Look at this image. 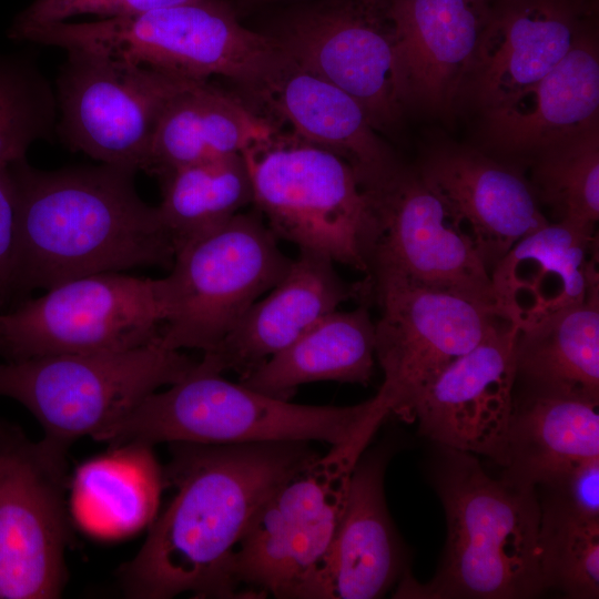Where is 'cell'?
<instances>
[{
	"label": "cell",
	"mask_w": 599,
	"mask_h": 599,
	"mask_svg": "<svg viewBox=\"0 0 599 599\" xmlns=\"http://www.w3.org/2000/svg\"><path fill=\"white\" fill-rule=\"evenodd\" d=\"M165 484L176 494L119 570L124 595L167 599L243 598L232 557L252 518L290 477L321 454L311 441L171 443Z\"/></svg>",
	"instance_id": "6da1fadb"
},
{
	"label": "cell",
	"mask_w": 599,
	"mask_h": 599,
	"mask_svg": "<svg viewBox=\"0 0 599 599\" xmlns=\"http://www.w3.org/2000/svg\"><path fill=\"white\" fill-rule=\"evenodd\" d=\"M17 203L14 300L62 282L136 267L171 268L175 248L158 206L141 199L124 166H7Z\"/></svg>",
	"instance_id": "7a4b0ae2"
},
{
	"label": "cell",
	"mask_w": 599,
	"mask_h": 599,
	"mask_svg": "<svg viewBox=\"0 0 599 599\" xmlns=\"http://www.w3.org/2000/svg\"><path fill=\"white\" fill-rule=\"evenodd\" d=\"M447 519V544L435 577H404L397 597L531 598L545 589L538 555L536 488L487 474L469 453L443 447L433 469Z\"/></svg>",
	"instance_id": "3957f363"
},
{
	"label": "cell",
	"mask_w": 599,
	"mask_h": 599,
	"mask_svg": "<svg viewBox=\"0 0 599 599\" xmlns=\"http://www.w3.org/2000/svg\"><path fill=\"white\" fill-rule=\"evenodd\" d=\"M230 0H197L91 22H53L11 41L93 51L191 80L221 75L256 94L287 57L266 32L242 24Z\"/></svg>",
	"instance_id": "277c9868"
},
{
	"label": "cell",
	"mask_w": 599,
	"mask_h": 599,
	"mask_svg": "<svg viewBox=\"0 0 599 599\" xmlns=\"http://www.w3.org/2000/svg\"><path fill=\"white\" fill-rule=\"evenodd\" d=\"M388 408L382 397L346 407L293 404L195 367L164 392L146 396L124 417L92 436L111 447L159 443L243 444L351 438Z\"/></svg>",
	"instance_id": "5b68a950"
},
{
	"label": "cell",
	"mask_w": 599,
	"mask_h": 599,
	"mask_svg": "<svg viewBox=\"0 0 599 599\" xmlns=\"http://www.w3.org/2000/svg\"><path fill=\"white\" fill-rule=\"evenodd\" d=\"M387 417L379 413L276 488L232 557L243 598L322 599V575L357 460Z\"/></svg>",
	"instance_id": "8992f818"
},
{
	"label": "cell",
	"mask_w": 599,
	"mask_h": 599,
	"mask_svg": "<svg viewBox=\"0 0 599 599\" xmlns=\"http://www.w3.org/2000/svg\"><path fill=\"white\" fill-rule=\"evenodd\" d=\"M242 155L253 203L276 237L368 273L373 201L344 159L278 129Z\"/></svg>",
	"instance_id": "52a82bcc"
},
{
	"label": "cell",
	"mask_w": 599,
	"mask_h": 599,
	"mask_svg": "<svg viewBox=\"0 0 599 599\" xmlns=\"http://www.w3.org/2000/svg\"><path fill=\"white\" fill-rule=\"evenodd\" d=\"M196 363L160 336L124 351L7 361L0 364V396L28 408L43 428L42 443L67 455L74 440L114 424Z\"/></svg>",
	"instance_id": "ba28073f"
},
{
	"label": "cell",
	"mask_w": 599,
	"mask_h": 599,
	"mask_svg": "<svg viewBox=\"0 0 599 599\" xmlns=\"http://www.w3.org/2000/svg\"><path fill=\"white\" fill-rule=\"evenodd\" d=\"M292 258L260 215L237 213L175 252L163 277L171 349L212 351L243 314L286 273Z\"/></svg>",
	"instance_id": "9c48e42d"
},
{
	"label": "cell",
	"mask_w": 599,
	"mask_h": 599,
	"mask_svg": "<svg viewBox=\"0 0 599 599\" xmlns=\"http://www.w3.org/2000/svg\"><path fill=\"white\" fill-rule=\"evenodd\" d=\"M295 63L352 95L379 132L409 106L392 0H305L266 31Z\"/></svg>",
	"instance_id": "30bf717a"
},
{
	"label": "cell",
	"mask_w": 599,
	"mask_h": 599,
	"mask_svg": "<svg viewBox=\"0 0 599 599\" xmlns=\"http://www.w3.org/2000/svg\"><path fill=\"white\" fill-rule=\"evenodd\" d=\"M165 317L163 278L85 275L0 313V355L21 361L130 349L155 341Z\"/></svg>",
	"instance_id": "8fae6325"
},
{
	"label": "cell",
	"mask_w": 599,
	"mask_h": 599,
	"mask_svg": "<svg viewBox=\"0 0 599 599\" xmlns=\"http://www.w3.org/2000/svg\"><path fill=\"white\" fill-rule=\"evenodd\" d=\"M65 52L54 85L57 138L100 163L146 172L166 104L199 80L93 51Z\"/></svg>",
	"instance_id": "7c38bea8"
},
{
	"label": "cell",
	"mask_w": 599,
	"mask_h": 599,
	"mask_svg": "<svg viewBox=\"0 0 599 599\" xmlns=\"http://www.w3.org/2000/svg\"><path fill=\"white\" fill-rule=\"evenodd\" d=\"M367 278L380 307L375 357L384 382L377 394L389 414L410 423L424 392L502 317L465 295L398 275L375 272Z\"/></svg>",
	"instance_id": "4fadbf2b"
},
{
	"label": "cell",
	"mask_w": 599,
	"mask_h": 599,
	"mask_svg": "<svg viewBox=\"0 0 599 599\" xmlns=\"http://www.w3.org/2000/svg\"><path fill=\"white\" fill-rule=\"evenodd\" d=\"M67 455L0 419V599L59 598L68 578Z\"/></svg>",
	"instance_id": "5bb4252c"
},
{
	"label": "cell",
	"mask_w": 599,
	"mask_h": 599,
	"mask_svg": "<svg viewBox=\"0 0 599 599\" xmlns=\"http://www.w3.org/2000/svg\"><path fill=\"white\" fill-rule=\"evenodd\" d=\"M365 191L376 219L367 274L398 275L495 309L488 267L469 234L417 167L399 164L380 184Z\"/></svg>",
	"instance_id": "9a60e30c"
},
{
	"label": "cell",
	"mask_w": 599,
	"mask_h": 599,
	"mask_svg": "<svg viewBox=\"0 0 599 599\" xmlns=\"http://www.w3.org/2000/svg\"><path fill=\"white\" fill-rule=\"evenodd\" d=\"M518 331L501 318L433 382L415 408L422 435L439 446L505 464L515 408Z\"/></svg>",
	"instance_id": "2e32d148"
},
{
	"label": "cell",
	"mask_w": 599,
	"mask_h": 599,
	"mask_svg": "<svg viewBox=\"0 0 599 599\" xmlns=\"http://www.w3.org/2000/svg\"><path fill=\"white\" fill-rule=\"evenodd\" d=\"M590 0H495L461 100L481 113L534 85L592 27Z\"/></svg>",
	"instance_id": "e0dca14e"
},
{
	"label": "cell",
	"mask_w": 599,
	"mask_h": 599,
	"mask_svg": "<svg viewBox=\"0 0 599 599\" xmlns=\"http://www.w3.org/2000/svg\"><path fill=\"white\" fill-rule=\"evenodd\" d=\"M417 169L469 234L489 272L519 240L549 222L529 181L478 150L436 145Z\"/></svg>",
	"instance_id": "ac0fdd59"
},
{
	"label": "cell",
	"mask_w": 599,
	"mask_h": 599,
	"mask_svg": "<svg viewBox=\"0 0 599 599\" xmlns=\"http://www.w3.org/2000/svg\"><path fill=\"white\" fill-rule=\"evenodd\" d=\"M595 226L548 222L493 267L495 309L519 331L583 302L599 290Z\"/></svg>",
	"instance_id": "d6986e66"
},
{
	"label": "cell",
	"mask_w": 599,
	"mask_h": 599,
	"mask_svg": "<svg viewBox=\"0 0 599 599\" xmlns=\"http://www.w3.org/2000/svg\"><path fill=\"white\" fill-rule=\"evenodd\" d=\"M370 292L369 282L346 284L328 257L300 251L283 277L243 314L231 332L197 362L202 369L247 375L296 341L325 315Z\"/></svg>",
	"instance_id": "ffe728a7"
},
{
	"label": "cell",
	"mask_w": 599,
	"mask_h": 599,
	"mask_svg": "<svg viewBox=\"0 0 599 599\" xmlns=\"http://www.w3.org/2000/svg\"><path fill=\"white\" fill-rule=\"evenodd\" d=\"M495 0H392L409 105L449 114L461 101Z\"/></svg>",
	"instance_id": "44dd1931"
},
{
	"label": "cell",
	"mask_w": 599,
	"mask_h": 599,
	"mask_svg": "<svg viewBox=\"0 0 599 599\" xmlns=\"http://www.w3.org/2000/svg\"><path fill=\"white\" fill-rule=\"evenodd\" d=\"M488 144L536 155L599 124V50L593 26L542 79L483 113Z\"/></svg>",
	"instance_id": "7402d4cb"
},
{
	"label": "cell",
	"mask_w": 599,
	"mask_h": 599,
	"mask_svg": "<svg viewBox=\"0 0 599 599\" xmlns=\"http://www.w3.org/2000/svg\"><path fill=\"white\" fill-rule=\"evenodd\" d=\"M255 97L293 133L344 159L364 190L400 164L357 100L288 57Z\"/></svg>",
	"instance_id": "603a6c76"
},
{
	"label": "cell",
	"mask_w": 599,
	"mask_h": 599,
	"mask_svg": "<svg viewBox=\"0 0 599 599\" xmlns=\"http://www.w3.org/2000/svg\"><path fill=\"white\" fill-rule=\"evenodd\" d=\"M388 451H364L322 575V599L383 597L403 571V550L384 494Z\"/></svg>",
	"instance_id": "cb8c5ba5"
},
{
	"label": "cell",
	"mask_w": 599,
	"mask_h": 599,
	"mask_svg": "<svg viewBox=\"0 0 599 599\" xmlns=\"http://www.w3.org/2000/svg\"><path fill=\"white\" fill-rule=\"evenodd\" d=\"M599 457L598 400L531 390L511 417L502 479L517 486L557 485Z\"/></svg>",
	"instance_id": "d4e9b609"
},
{
	"label": "cell",
	"mask_w": 599,
	"mask_h": 599,
	"mask_svg": "<svg viewBox=\"0 0 599 599\" xmlns=\"http://www.w3.org/2000/svg\"><path fill=\"white\" fill-rule=\"evenodd\" d=\"M277 128L234 94L194 81L166 104L151 145L146 172L241 154Z\"/></svg>",
	"instance_id": "484cf974"
},
{
	"label": "cell",
	"mask_w": 599,
	"mask_h": 599,
	"mask_svg": "<svg viewBox=\"0 0 599 599\" xmlns=\"http://www.w3.org/2000/svg\"><path fill=\"white\" fill-rule=\"evenodd\" d=\"M374 363L375 323L367 307L348 312L336 309L241 377L240 383L288 400L300 385L307 383L333 380L366 385L373 376Z\"/></svg>",
	"instance_id": "4316f807"
},
{
	"label": "cell",
	"mask_w": 599,
	"mask_h": 599,
	"mask_svg": "<svg viewBox=\"0 0 599 599\" xmlns=\"http://www.w3.org/2000/svg\"><path fill=\"white\" fill-rule=\"evenodd\" d=\"M83 463L71 480V511L87 532L130 536L155 518L165 484L152 446L126 444Z\"/></svg>",
	"instance_id": "83f0119b"
},
{
	"label": "cell",
	"mask_w": 599,
	"mask_h": 599,
	"mask_svg": "<svg viewBox=\"0 0 599 599\" xmlns=\"http://www.w3.org/2000/svg\"><path fill=\"white\" fill-rule=\"evenodd\" d=\"M517 376L531 390L599 399V290L518 331Z\"/></svg>",
	"instance_id": "f1b7e54d"
},
{
	"label": "cell",
	"mask_w": 599,
	"mask_h": 599,
	"mask_svg": "<svg viewBox=\"0 0 599 599\" xmlns=\"http://www.w3.org/2000/svg\"><path fill=\"white\" fill-rule=\"evenodd\" d=\"M158 177L162 194L158 210L175 252L253 203L242 153L179 166Z\"/></svg>",
	"instance_id": "f546056e"
},
{
	"label": "cell",
	"mask_w": 599,
	"mask_h": 599,
	"mask_svg": "<svg viewBox=\"0 0 599 599\" xmlns=\"http://www.w3.org/2000/svg\"><path fill=\"white\" fill-rule=\"evenodd\" d=\"M557 221L595 226L599 220V124L534 155L529 181Z\"/></svg>",
	"instance_id": "4dcf8cb0"
},
{
	"label": "cell",
	"mask_w": 599,
	"mask_h": 599,
	"mask_svg": "<svg viewBox=\"0 0 599 599\" xmlns=\"http://www.w3.org/2000/svg\"><path fill=\"white\" fill-rule=\"evenodd\" d=\"M538 555L546 589L556 587L570 598H598L599 519L579 514L552 494L540 501Z\"/></svg>",
	"instance_id": "1f68e13d"
},
{
	"label": "cell",
	"mask_w": 599,
	"mask_h": 599,
	"mask_svg": "<svg viewBox=\"0 0 599 599\" xmlns=\"http://www.w3.org/2000/svg\"><path fill=\"white\" fill-rule=\"evenodd\" d=\"M54 87L30 55L0 52V169L26 159L39 140L57 138Z\"/></svg>",
	"instance_id": "d6a6232c"
},
{
	"label": "cell",
	"mask_w": 599,
	"mask_h": 599,
	"mask_svg": "<svg viewBox=\"0 0 599 599\" xmlns=\"http://www.w3.org/2000/svg\"><path fill=\"white\" fill-rule=\"evenodd\" d=\"M193 1L197 0H33L13 17L7 34L79 16L128 17Z\"/></svg>",
	"instance_id": "836d02e7"
},
{
	"label": "cell",
	"mask_w": 599,
	"mask_h": 599,
	"mask_svg": "<svg viewBox=\"0 0 599 599\" xmlns=\"http://www.w3.org/2000/svg\"><path fill=\"white\" fill-rule=\"evenodd\" d=\"M18 221L14 190L7 167L0 169V313L14 300Z\"/></svg>",
	"instance_id": "e575fe53"
},
{
	"label": "cell",
	"mask_w": 599,
	"mask_h": 599,
	"mask_svg": "<svg viewBox=\"0 0 599 599\" xmlns=\"http://www.w3.org/2000/svg\"><path fill=\"white\" fill-rule=\"evenodd\" d=\"M548 490L579 514L599 519V457L579 464Z\"/></svg>",
	"instance_id": "d590c367"
},
{
	"label": "cell",
	"mask_w": 599,
	"mask_h": 599,
	"mask_svg": "<svg viewBox=\"0 0 599 599\" xmlns=\"http://www.w3.org/2000/svg\"><path fill=\"white\" fill-rule=\"evenodd\" d=\"M283 0H232L236 11L245 12L257 8H263Z\"/></svg>",
	"instance_id": "8d00e7d4"
}]
</instances>
